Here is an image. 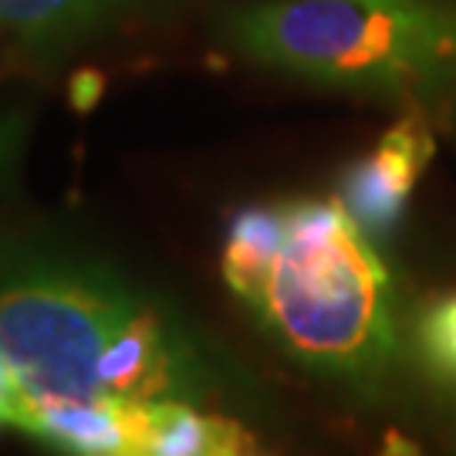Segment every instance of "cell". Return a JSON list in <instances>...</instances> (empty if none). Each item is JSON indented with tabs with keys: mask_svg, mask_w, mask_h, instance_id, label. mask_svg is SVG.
Returning <instances> with one entry per match:
<instances>
[{
	"mask_svg": "<svg viewBox=\"0 0 456 456\" xmlns=\"http://www.w3.org/2000/svg\"><path fill=\"white\" fill-rule=\"evenodd\" d=\"M0 352L31 403L203 392L193 348L146 294L45 237H0Z\"/></svg>",
	"mask_w": 456,
	"mask_h": 456,
	"instance_id": "cell-1",
	"label": "cell"
},
{
	"mask_svg": "<svg viewBox=\"0 0 456 456\" xmlns=\"http://www.w3.org/2000/svg\"><path fill=\"white\" fill-rule=\"evenodd\" d=\"M224 277L314 372L369 382L395 355L389 271L342 200L240 210L224 244Z\"/></svg>",
	"mask_w": 456,
	"mask_h": 456,
	"instance_id": "cell-2",
	"label": "cell"
},
{
	"mask_svg": "<svg viewBox=\"0 0 456 456\" xmlns=\"http://www.w3.org/2000/svg\"><path fill=\"white\" fill-rule=\"evenodd\" d=\"M240 58L301 82L456 109V0H254L224 17Z\"/></svg>",
	"mask_w": 456,
	"mask_h": 456,
	"instance_id": "cell-3",
	"label": "cell"
},
{
	"mask_svg": "<svg viewBox=\"0 0 456 456\" xmlns=\"http://www.w3.org/2000/svg\"><path fill=\"white\" fill-rule=\"evenodd\" d=\"M433 115L406 112L375 142L372 152L345 169L338 200L372 240H386L399 227L409 196L433 159Z\"/></svg>",
	"mask_w": 456,
	"mask_h": 456,
	"instance_id": "cell-4",
	"label": "cell"
},
{
	"mask_svg": "<svg viewBox=\"0 0 456 456\" xmlns=\"http://www.w3.org/2000/svg\"><path fill=\"white\" fill-rule=\"evenodd\" d=\"M122 456H257L240 423L190 399H142L126 409Z\"/></svg>",
	"mask_w": 456,
	"mask_h": 456,
	"instance_id": "cell-5",
	"label": "cell"
},
{
	"mask_svg": "<svg viewBox=\"0 0 456 456\" xmlns=\"http://www.w3.org/2000/svg\"><path fill=\"white\" fill-rule=\"evenodd\" d=\"M169 0H0V37L24 51H58Z\"/></svg>",
	"mask_w": 456,
	"mask_h": 456,
	"instance_id": "cell-6",
	"label": "cell"
},
{
	"mask_svg": "<svg viewBox=\"0 0 456 456\" xmlns=\"http://www.w3.org/2000/svg\"><path fill=\"white\" fill-rule=\"evenodd\" d=\"M129 403L132 399L31 403L20 433H31L61 456H122Z\"/></svg>",
	"mask_w": 456,
	"mask_h": 456,
	"instance_id": "cell-7",
	"label": "cell"
},
{
	"mask_svg": "<svg viewBox=\"0 0 456 456\" xmlns=\"http://www.w3.org/2000/svg\"><path fill=\"white\" fill-rule=\"evenodd\" d=\"M419 342L429 365L453 382L456 389V294L436 301L433 308L426 311L423 328H419Z\"/></svg>",
	"mask_w": 456,
	"mask_h": 456,
	"instance_id": "cell-8",
	"label": "cell"
},
{
	"mask_svg": "<svg viewBox=\"0 0 456 456\" xmlns=\"http://www.w3.org/2000/svg\"><path fill=\"white\" fill-rule=\"evenodd\" d=\"M31 409V395L24 389L14 365L0 352V429H20Z\"/></svg>",
	"mask_w": 456,
	"mask_h": 456,
	"instance_id": "cell-9",
	"label": "cell"
},
{
	"mask_svg": "<svg viewBox=\"0 0 456 456\" xmlns=\"http://www.w3.org/2000/svg\"><path fill=\"white\" fill-rule=\"evenodd\" d=\"M382 456H419V450H416L406 436L389 433V440H386V446H382Z\"/></svg>",
	"mask_w": 456,
	"mask_h": 456,
	"instance_id": "cell-10",
	"label": "cell"
}]
</instances>
